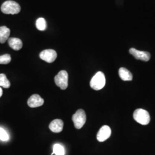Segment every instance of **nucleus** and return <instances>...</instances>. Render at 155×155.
Listing matches in <instances>:
<instances>
[{"label": "nucleus", "instance_id": "1", "mask_svg": "<svg viewBox=\"0 0 155 155\" xmlns=\"http://www.w3.org/2000/svg\"><path fill=\"white\" fill-rule=\"evenodd\" d=\"M1 9L4 14L16 15L20 12L21 7L16 2L9 0L6 1L2 4Z\"/></svg>", "mask_w": 155, "mask_h": 155}, {"label": "nucleus", "instance_id": "2", "mask_svg": "<svg viewBox=\"0 0 155 155\" xmlns=\"http://www.w3.org/2000/svg\"><path fill=\"white\" fill-rule=\"evenodd\" d=\"M106 83L105 77L101 71L97 72L90 81V86L95 90H100L104 88Z\"/></svg>", "mask_w": 155, "mask_h": 155}, {"label": "nucleus", "instance_id": "3", "mask_svg": "<svg viewBox=\"0 0 155 155\" xmlns=\"http://www.w3.org/2000/svg\"><path fill=\"white\" fill-rule=\"evenodd\" d=\"M133 118L136 122L143 125L148 124L150 120L149 113L143 109H137L134 111Z\"/></svg>", "mask_w": 155, "mask_h": 155}, {"label": "nucleus", "instance_id": "4", "mask_svg": "<svg viewBox=\"0 0 155 155\" xmlns=\"http://www.w3.org/2000/svg\"><path fill=\"white\" fill-rule=\"evenodd\" d=\"M72 121L75 128L81 129L86 121V115L83 109H79L72 116Z\"/></svg>", "mask_w": 155, "mask_h": 155}, {"label": "nucleus", "instance_id": "5", "mask_svg": "<svg viewBox=\"0 0 155 155\" xmlns=\"http://www.w3.org/2000/svg\"><path fill=\"white\" fill-rule=\"evenodd\" d=\"M68 75L66 71L61 70L55 77V84L61 90H66L68 87Z\"/></svg>", "mask_w": 155, "mask_h": 155}, {"label": "nucleus", "instance_id": "6", "mask_svg": "<svg viewBox=\"0 0 155 155\" xmlns=\"http://www.w3.org/2000/svg\"><path fill=\"white\" fill-rule=\"evenodd\" d=\"M40 58L46 62L51 63L55 61L57 58V53L54 50H44L40 54Z\"/></svg>", "mask_w": 155, "mask_h": 155}, {"label": "nucleus", "instance_id": "7", "mask_svg": "<svg viewBox=\"0 0 155 155\" xmlns=\"http://www.w3.org/2000/svg\"><path fill=\"white\" fill-rule=\"evenodd\" d=\"M129 53L137 60L144 61H148L150 58V54L148 52L142 51L132 48L129 50Z\"/></svg>", "mask_w": 155, "mask_h": 155}, {"label": "nucleus", "instance_id": "8", "mask_svg": "<svg viewBox=\"0 0 155 155\" xmlns=\"http://www.w3.org/2000/svg\"><path fill=\"white\" fill-rule=\"evenodd\" d=\"M111 130L110 127L107 125H104L101 127L97 133V138L98 141L104 142L109 139L111 136Z\"/></svg>", "mask_w": 155, "mask_h": 155}, {"label": "nucleus", "instance_id": "9", "mask_svg": "<svg viewBox=\"0 0 155 155\" xmlns=\"http://www.w3.org/2000/svg\"><path fill=\"white\" fill-rule=\"evenodd\" d=\"M44 100L38 94H33L28 100V105L31 107H38L44 104Z\"/></svg>", "mask_w": 155, "mask_h": 155}, {"label": "nucleus", "instance_id": "10", "mask_svg": "<svg viewBox=\"0 0 155 155\" xmlns=\"http://www.w3.org/2000/svg\"><path fill=\"white\" fill-rule=\"evenodd\" d=\"M50 130L54 133H60L63 130V122L60 119H56L50 123Z\"/></svg>", "mask_w": 155, "mask_h": 155}, {"label": "nucleus", "instance_id": "11", "mask_svg": "<svg viewBox=\"0 0 155 155\" xmlns=\"http://www.w3.org/2000/svg\"><path fill=\"white\" fill-rule=\"evenodd\" d=\"M118 74L120 77L121 78L122 81H130L133 79V75L132 73L124 67H121L120 68Z\"/></svg>", "mask_w": 155, "mask_h": 155}, {"label": "nucleus", "instance_id": "12", "mask_svg": "<svg viewBox=\"0 0 155 155\" xmlns=\"http://www.w3.org/2000/svg\"><path fill=\"white\" fill-rule=\"evenodd\" d=\"M8 43L9 46L14 50L18 51L22 48V41L18 38H11L8 39Z\"/></svg>", "mask_w": 155, "mask_h": 155}, {"label": "nucleus", "instance_id": "13", "mask_svg": "<svg viewBox=\"0 0 155 155\" xmlns=\"http://www.w3.org/2000/svg\"><path fill=\"white\" fill-rule=\"evenodd\" d=\"M11 31L9 28L5 26L0 27V43H4L6 41L9 39L10 36Z\"/></svg>", "mask_w": 155, "mask_h": 155}, {"label": "nucleus", "instance_id": "14", "mask_svg": "<svg viewBox=\"0 0 155 155\" xmlns=\"http://www.w3.org/2000/svg\"><path fill=\"white\" fill-rule=\"evenodd\" d=\"M0 86L8 89L11 86V83L4 74H0Z\"/></svg>", "mask_w": 155, "mask_h": 155}, {"label": "nucleus", "instance_id": "15", "mask_svg": "<svg viewBox=\"0 0 155 155\" xmlns=\"http://www.w3.org/2000/svg\"><path fill=\"white\" fill-rule=\"evenodd\" d=\"M36 26L39 31H43L47 28V22L44 18H39L36 22Z\"/></svg>", "mask_w": 155, "mask_h": 155}, {"label": "nucleus", "instance_id": "16", "mask_svg": "<svg viewBox=\"0 0 155 155\" xmlns=\"http://www.w3.org/2000/svg\"><path fill=\"white\" fill-rule=\"evenodd\" d=\"M64 155V149L61 144H56L53 147V153L51 155Z\"/></svg>", "mask_w": 155, "mask_h": 155}, {"label": "nucleus", "instance_id": "17", "mask_svg": "<svg viewBox=\"0 0 155 155\" xmlns=\"http://www.w3.org/2000/svg\"><path fill=\"white\" fill-rule=\"evenodd\" d=\"M11 61V56L9 54L0 56V64H7Z\"/></svg>", "mask_w": 155, "mask_h": 155}, {"label": "nucleus", "instance_id": "18", "mask_svg": "<svg viewBox=\"0 0 155 155\" xmlns=\"http://www.w3.org/2000/svg\"><path fill=\"white\" fill-rule=\"evenodd\" d=\"M0 140L4 141H8L9 140L8 134L2 127H0Z\"/></svg>", "mask_w": 155, "mask_h": 155}, {"label": "nucleus", "instance_id": "19", "mask_svg": "<svg viewBox=\"0 0 155 155\" xmlns=\"http://www.w3.org/2000/svg\"><path fill=\"white\" fill-rule=\"evenodd\" d=\"M2 94H3V91H2V89L0 87V97H1Z\"/></svg>", "mask_w": 155, "mask_h": 155}]
</instances>
